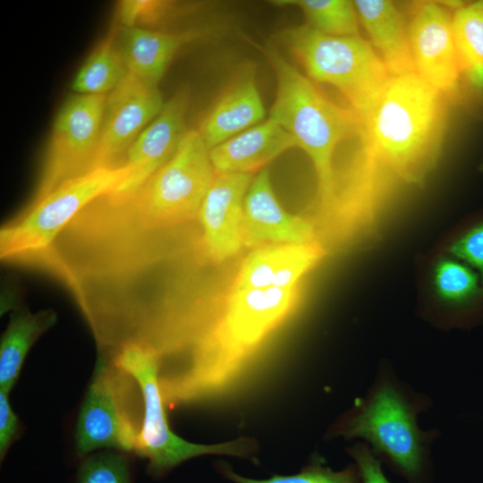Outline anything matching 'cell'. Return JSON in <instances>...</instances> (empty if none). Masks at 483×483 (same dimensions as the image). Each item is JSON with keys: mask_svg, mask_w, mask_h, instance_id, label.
<instances>
[{"mask_svg": "<svg viewBox=\"0 0 483 483\" xmlns=\"http://www.w3.org/2000/svg\"><path fill=\"white\" fill-rule=\"evenodd\" d=\"M453 31L461 76L470 88L483 93V1L453 12Z\"/></svg>", "mask_w": 483, "mask_h": 483, "instance_id": "603a6c76", "label": "cell"}, {"mask_svg": "<svg viewBox=\"0 0 483 483\" xmlns=\"http://www.w3.org/2000/svg\"><path fill=\"white\" fill-rule=\"evenodd\" d=\"M126 165L100 167L72 179L36 204L0 233L4 260L32 261L45 258L69 224L90 203L114 192L129 177Z\"/></svg>", "mask_w": 483, "mask_h": 483, "instance_id": "52a82bcc", "label": "cell"}, {"mask_svg": "<svg viewBox=\"0 0 483 483\" xmlns=\"http://www.w3.org/2000/svg\"><path fill=\"white\" fill-rule=\"evenodd\" d=\"M436 302L453 313L458 322H470L483 309V284L466 263L449 255L437 257L429 272Z\"/></svg>", "mask_w": 483, "mask_h": 483, "instance_id": "ffe728a7", "label": "cell"}, {"mask_svg": "<svg viewBox=\"0 0 483 483\" xmlns=\"http://www.w3.org/2000/svg\"><path fill=\"white\" fill-rule=\"evenodd\" d=\"M253 177L251 174H216L201 203L197 216L199 246L203 257L213 264L226 262L243 248L242 205Z\"/></svg>", "mask_w": 483, "mask_h": 483, "instance_id": "7c38bea8", "label": "cell"}, {"mask_svg": "<svg viewBox=\"0 0 483 483\" xmlns=\"http://www.w3.org/2000/svg\"><path fill=\"white\" fill-rule=\"evenodd\" d=\"M479 169L483 171V160H482V162H481V164L479 165Z\"/></svg>", "mask_w": 483, "mask_h": 483, "instance_id": "4dcf8cb0", "label": "cell"}, {"mask_svg": "<svg viewBox=\"0 0 483 483\" xmlns=\"http://www.w3.org/2000/svg\"><path fill=\"white\" fill-rule=\"evenodd\" d=\"M359 21L391 77L416 72L404 16L390 1H353Z\"/></svg>", "mask_w": 483, "mask_h": 483, "instance_id": "d6986e66", "label": "cell"}, {"mask_svg": "<svg viewBox=\"0 0 483 483\" xmlns=\"http://www.w3.org/2000/svg\"><path fill=\"white\" fill-rule=\"evenodd\" d=\"M266 110L255 70L241 69L202 120L199 132L208 149L264 121Z\"/></svg>", "mask_w": 483, "mask_h": 483, "instance_id": "2e32d148", "label": "cell"}, {"mask_svg": "<svg viewBox=\"0 0 483 483\" xmlns=\"http://www.w3.org/2000/svg\"><path fill=\"white\" fill-rule=\"evenodd\" d=\"M423 401L387 372H380L367 395L337 421L331 434L362 438L376 457L408 483H429L428 445L434 434L417 424Z\"/></svg>", "mask_w": 483, "mask_h": 483, "instance_id": "3957f363", "label": "cell"}, {"mask_svg": "<svg viewBox=\"0 0 483 483\" xmlns=\"http://www.w3.org/2000/svg\"><path fill=\"white\" fill-rule=\"evenodd\" d=\"M447 98L416 72L392 77L359 139L377 165L419 183L439 153Z\"/></svg>", "mask_w": 483, "mask_h": 483, "instance_id": "6da1fadb", "label": "cell"}, {"mask_svg": "<svg viewBox=\"0 0 483 483\" xmlns=\"http://www.w3.org/2000/svg\"><path fill=\"white\" fill-rule=\"evenodd\" d=\"M190 99L191 89L182 86L165 103L127 151L124 165L131 173L113 193L135 192L174 155L188 131L185 122Z\"/></svg>", "mask_w": 483, "mask_h": 483, "instance_id": "5bb4252c", "label": "cell"}, {"mask_svg": "<svg viewBox=\"0 0 483 483\" xmlns=\"http://www.w3.org/2000/svg\"><path fill=\"white\" fill-rule=\"evenodd\" d=\"M445 250L472 267L483 284V218L474 221L455 234Z\"/></svg>", "mask_w": 483, "mask_h": 483, "instance_id": "83f0119b", "label": "cell"}, {"mask_svg": "<svg viewBox=\"0 0 483 483\" xmlns=\"http://www.w3.org/2000/svg\"><path fill=\"white\" fill-rule=\"evenodd\" d=\"M9 393L0 390V459H4L8 449L17 437L19 419L8 399Z\"/></svg>", "mask_w": 483, "mask_h": 483, "instance_id": "f546056e", "label": "cell"}, {"mask_svg": "<svg viewBox=\"0 0 483 483\" xmlns=\"http://www.w3.org/2000/svg\"><path fill=\"white\" fill-rule=\"evenodd\" d=\"M218 471L234 483H363L355 464L335 471L326 466L322 458H313L301 471L292 475H273L266 479H254L237 474L225 462H219Z\"/></svg>", "mask_w": 483, "mask_h": 483, "instance_id": "d4e9b609", "label": "cell"}, {"mask_svg": "<svg viewBox=\"0 0 483 483\" xmlns=\"http://www.w3.org/2000/svg\"><path fill=\"white\" fill-rule=\"evenodd\" d=\"M57 321L53 309H18L10 317L0 342V390L10 393L35 342Z\"/></svg>", "mask_w": 483, "mask_h": 483, "instance_id": "44dd1931", "label": "cell"}, {"mask_svg": "<svg viewBox=\"0 0 483 483\" xmlns=\"http://www.w3.org/2000/svg\"><path fill=\"white\" fill-rule=\"evenodd\" d=\"M292 148V136L268 116L209 149V157L216 174H254Z\"/></svg>", "mask_w": 483, "mask_h": 483, "instance_id": "ac0fdd59", "label": "cell"}, {"mask_svg": "<svg viewBox=\"0 0 483 483\" xmlns=\"http://www.w3.org/2000/svg\"><path fill=\"white\" fill-rule=\"evenodd\" d=\"M208 33L200 29L166 32L120 27L118 46L128 72L148 86L157 87L175 55Z\"/></svg>", "mask_w": 483, "mask_h": 483, "instance_id": "e0dca14e", "label": "cell"}, {"mask_svg": "<svg viewBox=\"0 0 483 483\" xmlns=\"http://www.w3.org/2000/svg\"><path fill=\"white\" fill-rule=\"evenodd\" d=\"M450 13L439 2H421L408 23L416 73L447 99L458 96L462 79Z\"/></svg>", "mask_w": 483, "mask_h": 483, "instance_id": "30bf717a", "label": "cell"}, {"mask_svg": "<svg viewBox=\"0 0 483 483\" xmlns=\"http://www.w3.org/2000/svg\"><path fill=\"white\" fill-rule=\"evenodd\" d=\"M354 459L363 483H390L385 476L381 462L367 444H355L348 449Z\"/></svg>", "mask_w": 483, "mask_h": 483, "instance_id": "f1b7e54d", "label": "cell"}, {"mask_svg": "<svg viewBox=\"0 0 483 483\" xmlns=\"http://www.w3.org/2000/svg\"><path fill=\"white\" fill-rule=\"evenodd\" d=\"M120 25L114 19L102 40L74 76V94L108 95L126 77L128 71L116 38Z\"/></svg>", "mask_w": 483, "mask_h": 483, "instance_id": "7402d4cb", "label": "cell"}, {"mask_svg": "<svg viewBox=\"0 0 483 483\" xmlns=\"http://www.w3.org/2000/svg\"><path fill=\"white\" fill-rule=\"evenodd\" d=\"M256 47L265 55L276 80L269 117L293 139L309 157L316 173L321 214L330 213L336 193L333 157L343 140L360 139L364 123L350 107L334 103L308 76L303 75L271 43Z\"/></svg>", "mask_w": 483, "mask_h": 483, "instance_id": "7a4b0ae2", "label": "cell"}, {"mask_svg": "<svg viewBox=\"0 0 483 483\" xmlns=\"http://www.w3.org/2000/svg\"><path fill=\"white\" fill-rule=\"evenodd\" d=\"M277 40L311 80L337 89L366 123L392 78L370 42L360 35H326L306 24L284 29Z\"/></svg>", "mask_w": 483, "mask_h": 483, "instance_id": "277c9868", "label": "cell"}, {"mask_svg": "<svg viewBox=\"0 0 483 483\" xmlns=\"http://www.w3.org/2000/svg\"><path fill=\"white\" fill-rule=\"evenodd\" d=\"M241 236L243 248L250 250L269 244L319 242L318 226L314 220L282 207L266 168L253 177L244 197Z\"/></svg>", "mask_w": 483, "mask_h": 483, "instance_id": "4fadbf2b", "label": "cell"}, {"mask_svg": "<svg viewBox=\"0 0 483 483\" xmlns=\"http://www.w3.org/2000/svg\"><path fill=\"white\" fill-rule=\"evenodd\" d=\"M106 95L74 94L63 104L51 134L34 199L36 204L64 182L94 170Z\"/></svg>", "mask_w": 483, "mask_h": 483, "instance_id": "9c48e42d", "label": "cell"}, {"mask_svg": "<svg viewBox=\"0 0 483 483\" xmlns=\"http://www.w3.org/2000/svg\"><path fill=\"white\" fill-rule=\"evenodd\" d=\"M76 483H132L126 453L104 449L82 458Z\"/></svg>", "mask_w": 483, "mask_h": 483, "instance_id": "484cf974", "label": "cell"}, {"mask_svg": "<svg viewBox=\"0 0 483 483\" xmlns=\"http://www.w3.org/2000/svg\"><path fill=\"white\" fill-rule=\"evenodd\" d=\"M165 103L157 87L128 72L106 95L94 169L123 165L121 160L125 159L130 147L160 114Z\"/></svg>", "mask_w": 483, "mask_h": 483, "instance_id": "8fae6325", "label": "cell"}, {"mask_svg": "<svg viewBox=\"0 0 483 483\" xmlns=\"http://www.w3.org/2000/svg\"><path fill=\"white\" fill-rule=\"evenodd\" d=\"M277 6H296L306 19V25L326 35L349 37L359 34V18L353 1L280 0Z\"/></svg>", "mask_w": 483, "mask_h": 483, "instance_id": "cb8c5ba5", "label": "cell"}, {"mask_svg": "<svg viewBox=\"0 0 483 483\" xmlns=\"http://www.w3.org/2000/svg\"><path fill=\"white\" fill-rule=\"evenodd\" d=\"M174 4L157 0H123L117 4L114 19L120 27H144L155 24L174 11Z\"/></svg>", "mask_w": 483, "mask_h": 483, "instance_id": "4316f807", "label": "cell"}, {"mask_svg": "<svg viewBox=\"0 0 483 483\" xmlns=\"http://www.w3.org/2000/svg\"><path fill=\"white\" fill-rule=\"evenodd\" d=\"M141 394L135 379L98 354L75 427V450L83 458L112 449L133 453L142 419Z\"/></svg>", "mask_w": 483, "mask_h": 483, "instance_id": "ba28073f", "label": "cell"}, {"mask_svg": "<svg viewBox=\"0 0 483 483\" xmlns=\"http://www.w3.org/2000/svg\"><path fill=\"white\" fill-rule=\"evenodd\" d=\"M106 357L131 375L140 390L142 419L133 453L147 460V471L153 478H160L183 462L206 454L231 455L256 462V444L250 438L201 445L188 442L172 431L156 360L149 351L136 343H125Z\"/></svg>", "mask_w": 483, "mask_h": 483, "instance_id": "8992f818", "label": "cell"}, {"mask_svg": "<svg viewBox=\"0 0 483 483\" xmlns=\"http://www.w3.org/2000/svg\"><path fill=\"white\" fill-rule=\"evenodd\" d=\"M215 176L199 131L188 130L174 155L140 189L115 198L132 218L130 230L150 233L197 220Z\"/></svg>", "mask_w": 483, "mask_h": 483, "instance_id": "5b68a950", "label": "cell"}, {"mask_svg": "<svg viewBox=\"0 0 483 483\" xmlns=\"http://www.w3.org/2000/svg\"><path fill=\"white\" fill-rule=\"evenodd\" d=\"M320 242L282 243L250 250L229 290L292 288L325 256Z\"/></svg>", "mask_w": 483, "mask_h": 483, "instance_id": "9a60e30c", "label": "cell"}]
</instances>
